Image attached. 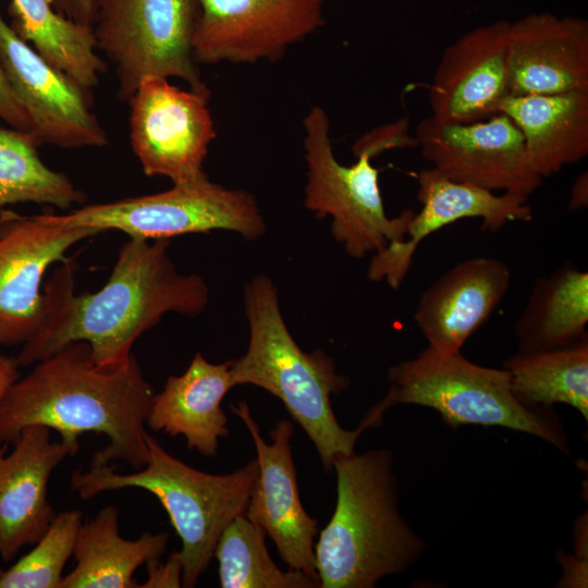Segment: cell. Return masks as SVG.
<instances>
[{
  "label": "cell",
  "instance_id": "cell-17",
  "mask_svg": "<svg viewBox=\"0 0 588 588\" xmlns=\"http://www.w3.org/2000/svg\"><path fill=\"white\" fill-rule=\"evenodd\" d=\"M509 21L478 26L449 45L429 87L431 117L444 123H471L497 114L510 95Z\"/></svg>",
  "mask_w": 588,
  "mask_h": 588
},
{
  "label": "cell",
  "instance_id": "cell-28",
  "mask_svg": "<svg viewBox=\"0 0 588 588\" xmlns=\"http://www.w3.org/2000/svg\"><path fill=\"white\" fill-rule=\"evenodd\" d=\"M266 531L245 514L222 532L213 558L219 563L222 588H316L319 584L302 572L283 571L266 547Z\"/></svg>",
  "mask_w": 588,
  "mask_h": 588
},
{
  "label": "cell",
  "instance_id": "cell-35",
  "mask_svg": "<svg viewBox=\"0 0 588 588\" xmlns=\"http://www.w3.org/2000/svg\"><path fill=\"white\" fill-rule=\"evenodd\" d=\"M3 571H4V569H3L2 566L0 565V578H1V576H2Z\"/></svg>",
  "mask_w": 588,
  "mask_h": 588
},
{
  "label": "cell",
  "instance_id": "cell-32",
  "mask_svg": "<svg viewBox=\"0 0 588 588\" xmlns=\"http://www.w3.org/2000/svg\"><path fill=\"white\" fill-rule=\"evenodd\" d=\"M54 10L81 25L93 26L95 0H50Z\"/></svg>",
  "mask_w": 588,
  "mask_h": 588
},
{
  "label": "cell",
  "instance_id": "cell-34",
  "mask_svg": "<svg viewBox=\"0 0 588 588\" xmlns=\"http://www.w3.org/2000/svg\"><path fill=\"white\" fill-rule=\"evenodd\" d=\"M16 357L0 353V400L8 388L20 377Z\"/></svg>",
  "mask_w": 588,
  "mask_h": 588
},
{
  "label": "cell",
  "instance_id": "cell-26",
  "mask_svg": "<svg viewBox=\"0 0 588 588\" xmlns=\"http://www.w3.org/2000/svg\"><path fill=\"white\" fill-rule=\"evenodd\" d=\"M514 394L525 404L550 408L562 403L588 418V339L546 351H518L507 358Z\"/></svg>",
  "mask_w": 588,
  "mask_h": 588
},
{
  "label": "cell",
  "instance_id": "cell-13",
  "mask_svg": "<svg viewBox=\"0 0 588 588\" xmlns=\"http://www.w3.org/2000/svg\"><path fill=\"white\" fill-rule=\"evenodd\" d=\"M96 234L93 229L53 223L45 213L0 211V344L23 345L38 332L46 271L68 261L71 247Z\"/></svg>",
  "mask_w": 588,
  "mask_h": 588
},
{
  "label": "cell",
  "instance_id": "cell-12",
  "mask_svg": "<svg viewBox=\"0 0 588 588\" xmlns=\"http://www.w3.org/2000/svg\"><path fill=\"white\" fill-rule=\"evenodd\" d=\"M415 135L431 168L453 181L527 198L542 184L522 132L505 114L465 124L430 115L419 122Z\"/></svg>",
  "mask_w": 588,
  "mask_h": 588
},
{
  "label": "cell",
  "instance_id": "cell-29",
  "mask_svg": "<svg viewBox=\"0 0 588 588\" xmlns=\"http://www.w3.org/2000/svg\"><path fill=\"white\" fill-rule=\"evenodd\" d=\"M82 523L79 511L57 514L35 547L3 571L0 588H60Z\"/></svg>",
  "mask_w": 588,
  "mask_h": 588
},
{
  "label": "cell",
  "instance_id": "cell-1",
  "mask_svg": "<svg viewBox=\"0 0 588 588\" xmlns=\"http://www.w3.org/2000/svg\"><path fill=\"white\" fill-rule=\"evenodd\" d=\"M148 241L130 237L108 281L95 293L77 295L74 264L62 262L42 285V323L23 344L17 364L30 366L70 343L86 342L96 364L119 365L166 314L200 315L209 301L205 280L177 271L168 255V240Z\"/></svg>",
  "mask_w": 588,
  "mask_h": 588
},
{
  "label": "cell",
  "instance_id": "cell-4",
  "mask_svg": "<svg viewBox=\"0 0 588 588\" xmlns=\"http://www.w3.org/2000/svg\"><path fill=\"white\" fill-rule=\"evenodd\" d=\"M243 299L249 340L246 352L231 360L233 385L252 384L278 397L314 443L323 468L332 470L335 458L355 452L365 430L344 429L333 413L331 396L345 390L350 379L321 350L306 353L295 342L270 277H253Z\"/></svg>",
  "mask_w": 588,
  "mask_h": 588
},
{
  "label": "cell",
  "instance_id": "cell-24",
  "mask_svg": "<svg viewBox=\"0 0 588 588\" xmlns=\"http://www.w3.org/2000/svg\"><path fill=\"white\" fill-rule=\"evenodd\" d=\"M587 323L588 273L564 262L536 280L514 332L519 351L555 350L588 339Z\"/></svg>",
  "mask_w": 588,
  "mask_h": 588
},
{
  "label": "cell",
  "instance_id": "cell-14",
  "mask_svg": "<svg viewBox=\"0 0 588 588\" xmlns=\"http://www.w3.org/2000/svg\"><path fill=\"white\" fill-rule=\"evenodd\" d=\"M0 65L29 115L39 146L102 147L108 136L91 112V94L23 40L0 12Z\"/></svg>",
  "mask_w": 588,
  "mask_h": 588
},
{
  "label": "cell",
  "instance_id": "cell-3",
  "mask_svg": "<svg viewBox=\"0 0 588 588\" xmlns=\"http://www.w3.org/2000/svg\"><path fill=\"white\" fill-rule=\"evenodd\" d=\"M336 503L315 543L321 588H373L407 569L425 544L402 517L393 456L387 450L334 460Z\"/></svg>",
  "mask_w": 588,
  "mask_h": 588
},
{
  "label": "cell",
  "instance_id": "cell-20",
  "mask_svg": "<svg viewBox=\"0 0 588 588\" xmlns=\"http://www.w3.org/2000/svg\"><path fill=\"white\" fill-rule=\"evenodd\" d=\"M510 282L507 265L494 257L465 259L440 275L421 293L414 314L428 346L461 351L502 302Z\"/></svg>",
  "mask_w": 588,
  "mask_h": 588
},
{
  "label": "cell",
  "instance_id": "cell-10",
  "mask_svg": "<svg viewBox=\"0 0 588 588\" xmlns=\"http://www.w3.org/2000/svg\"><path fill=\"white\" fill-rule=\"evenodd\" d=\"M209 96L181 89L163 76L140 79L127 102L132 148L147 176L173 184L208 177L204 161L217 137Z\"/></svg>",
  "mask_w": 588,
  "mask_h": 588
},
{
  "label": "cell",
  "instance_id": "cell-18",
  "mask_svg": "<svg viewBox=\"0 0 588 588\" xmlns=\"http://www.w3.org/2000/svg\"><path fill=\"white\" fill-rule=\"evenodd\" d=\"M510 95L588 89V22L549 12L509 22Z\"/></svg>",
  "mask_w": 588,
  "mask_h": 588
},
{
  "label": "cell",
  "instance_id": "cell-31",
  "mask_svg": "<svg viewBox=\"0 0 588 588\" xmlns=\"http://www.w3.org/2000/svg\"><path fill=\"white\" fill-rule=\"evenodd\" d=\"M148 577L139 587H181L183 565L177 551L169 556L166 563L158 560L148 561L146 564Z\"/></svg>",
  "mask_w": 588,
  "mask_h": 588
},
{
  "label": "cell",
  "instance_id": "cell-15",
  "mask_svg": "<svg viewBox=\"0 0 588 588\" xmlns=\"http://www.w3.org/2000/svg\"><path fill=\"white\" fill-rule=\"evenodd\" d=\"M230 407L245 424L257 453L258 475L245 516L264 528L289 568L302 572L319 584L315 560L318 524L299 499L291 449L293 424L287 419L279 420L270 432L272 442L267 443L246 401Z\"/></svg>",
  "mask_w": 588,
  "mask_h": 588
},
{
  "label": "cell",
  "instance_id": "cell-7",
  "mask_svg": "<svg viewBox=\"0 0 588 588\" xmlns=\"http://www.w3.org/2000/svg\"><path fill=\"white\" fill-rule=\"evenodd\" d=\"M307 164L304 205L319 219L332 218L331 233L354 259L383 250L390 243L405 240L414 211L388 217L379 187V169L371 164L377 154L355 143L356 162L340 163L330 139L329 118L314 106L303 120Z\"/></svg>",
  "mask_w": 588,
  "mask_h": 588
},
{
  "label": "cell",
  "instance_id": "cell-30",
  "mask_svg": "<svg viewBox=\"0 0 588 588\" xmlns=\"http://www.w3.org/2000/svg\"><path fill=\"white\" fill-rule=\"evenodd\" d=\"M0 119L12 128L32 133L28 113L19 101L0 65Z\"/></svg>",
  "mask_w": 588,
  "mask_h": 588
},
{
  "label": "cell",
  "instance_id": "cell-22",
  "mask_svg": "<svg viewBox=\"0 0 588 588\" xmlns=\"http://www.w3.org/2000/svg\"><path fill=\"white\" fill-rule=\"evenodd\" d=\"M498 113L519 128L529 159L543 179L588 155V89L509 95Z\"/></svg>",
  "mask_w": 588,
  "mask_h": 588
},
{
  "label": "cell",
  "instance_id": "cell-11",
  "mask_svg": "<svg viewBox=\"0 0 588 588\" xmlns=\"http://www.w3.org/2000/svg\"><path fill=\"white\" fill-rule=\"evenodd\" d=\"M196 63L275 62L324 24L326 0H197Z\"/></svg>",
  "mask_w": 588,
  "mask_h": 588
},
{
  "label": "cell",
  "instance_id": "cell-21",
  "mask_svg": "<svg viewBox=\"0 0 588 588\" xmlns=\"http://www.w3.org/2000/svg\"><path fill=\"white\" fill-rule=\"evenodd\" d=\"M231 360L208 362L196 353L181 376H170L163 390L155 393L146 424L155 431L183 436L188 449L216 456L219 439L229 434L221 402L234 385Z\"/></svg>",
  "mask_w": 588,
  "mask_h": 588
},
{
  "label": "cell",
  "instance_id": "cell-8",
  "mask_svg": "<svg viewBox=\"0 0 588 588\" xmlns=\"http://www.w3.org/2000/svg\"><path fill=\"white\" fill-rule=\"evenodd\" d=\"M65 228L118 230L128 237L168 240L173 236L232 231L255 241L266 232L257 199L241 188H228L208 177L173 184L168 191L94 204L64 215L45 213Z\"/></svg>",
  "mask_w": 588,
  "mask_h": 588
},
{
  "label": "cell",
  "instance_id": "cell-6",
  "mask_svg": "<svg viewBox=\"0 0 588 588\" xmlns=\"http://www.w3.org/2000/svg\"><path fill=\"white\" fill-rule=\"evenodd\" d=\"M388 378L390 389L363 418L359 426L364 429L379 425L390 407L413 404L437 411L452 428H509L567 452V440L555 415L547 407L523 403L503 367H483L465 358L461 351L439 352L427 346L416 357L392 366Z\"/></svg>",
  "mask_w": 588,
  "mask_h": 588
},
{
  "label": "cell",
  "instance_id": "cell-23",
  "mask_svg": "<svg viewBox=\"0 0 588 588\" xmlns=\"http://www.w3.org/2000/svg\"><path fill=\"white\" fill-rule=\"evenodd\" d=\"M167 542L166 532L147 531L136 540L122 538L119 510L107 505L82 523L73 550L76 566L63 576L60 588H137L135 571L160 559Z\"/></svg>",
  "mask_w": 588,
  "mask_h": 588
},
{
  "label": "cell",
  "instance_id": "cell-19",
  "mask_svg": "<svg viewBox=\"0 0 588 588\" xmlns=\"http://www.w3.org/2000/svg\"><path fill=\"white\" fill-rule=\"evenodd\" d=\"M50 428H25L5 453L0 449V556L9 562L22 548L35 544L56 517L48 501L52 470L77 452L63 442H52Z\"/></svg>",
  "mask_w": 588,
  "mask_h": 588
},
{
  "label": "cell",
  "instance_id": "cell-9",
  "mask_svg": "<svg viewBox=\"0 0 588 588\" xmlns=\"http://www.w3.org/2000/svg\"><path fill=\"white\" fill-rule=\"evenodd\" d=\"M197 0H95L93 32L115 68L118 97L128 101L145 76L176 77L210 94L193 57Z\"/></svg>",
  "mask_w": 588,
  "mask_h": 588
},
{
  "label": "cell",
  "instance_id": "cell-16",
  "mask_svg": "<svg viewBox=\"0 0 588 588\" xmlns=\"http://www.w3.org/2000/svg\"><path fill=\"white\" fill-rule=\"evenodd\" d=\"M416 180L421 209L409 220L405 240L373 254L368 267L369 280H385L392 289H399L406 278L418 245L443 226L465 218H480L481 230L494 232L507 222L532 219L527 197L495 195L483 187L453 181L433 168L420 170Z\"/></svg>",
  "mask_w": 588,
  "mask_h": 588
},
{
  "label": "cell",
  "instance_id": "cell-25",
  "mask_svg": "<svg viewBox=\"0 0 588 588\" xmlns=\"http://www.w3.org/2000/svg\"><path fill=\"white\" fill-rule=\"evenodd\" d=\"M10 24L51 65L91 91L107 71L93 28L59 14L50 0H11Z\"/></svg>",
  "mask_w": 588,
  "mask_h": 588
},
{
  "label": "cell",
  "instance_id": "cell-2",
  "mask_svg": "<svg viewBox=\"0 0 588 588\" xmlns=\"http://www.w3.org/2000/svg\"><path fill=\"white\" fill-rule=\"evenodd\" d=\"M154 395L134 354L102 366L86 342L70 343L8 388L0 400V443H14L25 428L40 425L77 452L78 437L94 431L109 442L90 466L123 461L138 470L148 461L145 422Z\"/></svg>",
  "mask_w": 588,
  "mask_h": 588
},
{
  "label": "cell",
  "instance_id": "cell-27",
  "mask_svg": "<svg viewBox=\"0 0 588 588\" xmlns=\"http://www.w3.org/2000/svg\"><path fill=\"white\" fill-rule=\"evenodd\" d=\"M33 133L0 127V211L35 203L66 209L84 200L70 179L45 164Z\"/></svg>",
  "mask_w": 588,
  "mask_h": 588
},
{
  "label": "cell",
  "instance_id": "cell-5",
  "mask_svg": "<svg viewBox=\"0 0 588 588\" xmlns=\"http://www.w3.org/2000/svg\"><path fill=\"white\" fill-rule=\"evenodd\" d=\"M145 439L148 461L143 468L126 475L115 473L109 464L77 469L72 474L71 488L83 500L124 488L152 493L182 541V587L192 588L209 566L224 529L245 514L258 463L255 458L230 474H208L172 456L148 432Z\"/></svg>",
  "mask_w": 588,
  "mask_h": 588
},
{
  "label": "cell",
  "instance_id": "cell-33",
  "mask_svg": "<svg viewBox=\"0 0 588 588\" xmlns=\"http://www.w3.org/2000/svg\"><path fill=\"white\" fill-rule=\"evenodd\" d=\"M588 205V173L587 171L579 174L571 189V195L567 204L569 211H576L586 208Z\"/></svg>",
  "mask_w": 588,
  "mask_h": 588
}]
</instances>
